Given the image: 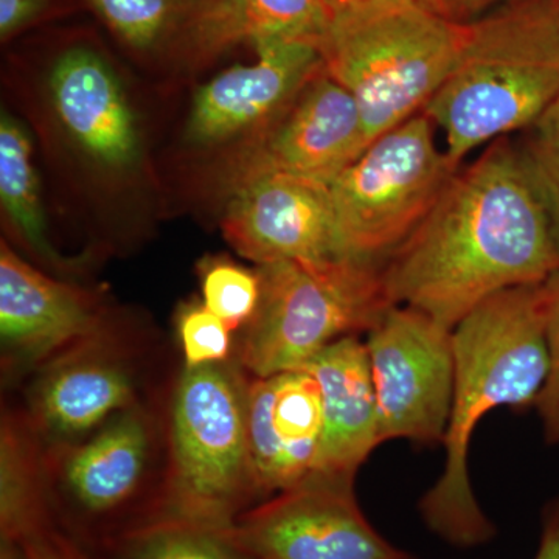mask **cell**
<instances>
[{"mask_svg": "<svg viewBox=\"0 0 559 559\" xmlns=\"http://www.w3.org/2000/svg\"><path fill=\"white\" fill-rule=\"evenodd\" d=\"M558 270L549 218L510 138L495 140L457 171L436 207L382 264L393 305L451 330L491 297L540 285Z\"/></svg>", "mask_w": 559, "mask_h": 559, "instance_id": "cell-1", "label": "cell"}, {"mask_svg": "<svg viewBox=\"0 0 559 559\" xmlns=\"http://www.w3.org/2000/svg\"><path fill=\"white\" fill-rule=\"evenodd\" d=\"M454 395L444 433L443 471L418 503L433 535L459 549L496 536L474 495L469 448L474 430L500 407H535L549 371L543 283L503 290L452 330Z\"/></svg>", "mask_w": 559, "mask_h": 559, "instance_id": "cell-2", "label": "cell"}, {"mask_svg": "<svg viewBox=\"0 0 559 559\" xmlns=\"http://www.w3.org/2000/svg\"><path fill=\"white\" fill-rule=\"evenodd\" d=\"M558 98L554 0H510L466 24L457 61L423 112L460 165L485 143L527 130Z\"/></svg>", "mask_w": 559, "mask_h": 559, "instance_id": "cell-3", "label": "cell"}, {"mask_svg": "<svg viewBox=\"0 0 559 559\" xmlns=\"http://www.w3.org/2000/svg\"><path fill=\"white\" fill-rule=\"evenodd\" d=\"M466 24L421 0L331 3L316 43L322 70L355 97L367 145L423 112L450 75Z\"/></svg>", "mask_w": 559, "mask_h": 559, "instance_id": "cell-4", "label": "cell"}, {"mask_svg": "<svg viewBox=\"0 0 559 559\" xmlns=\"http://www.w3.org/2000/svg\"><path fill=\"white\" fill-rule=\"evenodd\" d=\"M249 381L235 358L180 371L167 399V474L151 522L234 528L263 502L249 448Z\"/></svg>", "mask_w": 559, "mask_h": 559, "instance_id": "cell-5", "label": "cell"}, {"mask_svg": "<svg viewBox=\"0 0 559 559\" xmlns=\"http://www.w3.org/2000/svg\"><path fill=\"white\" fill-rule=\"evenodd\" d=\"M168 462L167 401L145 399L76 443L47 447L55 524L97 557L156 516Z\"/></svg>", "mask_w": 559, "mask_h": 559, "instance_id": "cell-6", "label": "cell"}, {"mask_svg": "<svg viewBox=\"0 0 559 559\" xmlns=\"http://www.w3.org/2000/svg\"><path fill=\"white\" fill-rule=\"evenodd\" d=\"M257 271L259 308L234 356L252 377L305 369L334 342L369 333L395 307L381 264L334 257L278 261Z\"/></svg>", "mask_w": 559, "mask_h": 559, "instance_id": "cell-7", "label": "cell"}, {"mask_svg": "<svg viewBox=\"0 0 559 559\" xmlns=\"http://www.w3.org/2000/svg\"><path fill=\"white\" fill-rule=\"evenodd\" d=\"M459 165L425 112L373 140L330 183L340 257L384 264L436 207Z\"/></svg>", "mask_w": 559, "mask_h": 559, "instance_id": "cell-8", "label": "cell"}, {"mask_svg": "<svg viewBox=\"0 0 559 559\" xmlns=\"http://www.w3.org/2000/svg\"><path fill=\"white\" fill-rule=\"evenodd\" d=\"M367 334L381 444L443 443L454 395L452 330L415 308L395 305Z\"/></svg>", "mask_w": 559, "mask_h": 559, "instance_id": "cell-9", "label": "cell"}, {"mask_svg": "<svg viewBox=\"0 0 559 559\" xmlns=\"http://www.w3.org/2000/svg\"><path fill=\"white\" fill-rule=\"evenodd\" d=\"M355 480L312 473L246 511L235 536L253 559H417L367 520Z\"/></svg>", "mask_w": 559, "mask_h": 559, "instance_id": "cell-10", "label": "cell"}, {"mask_svg": "<svg viewBox=\"0 0 559 559\" xmlns=\"http://www.w3.org/2000/svg\"><path fill=\"white\" fill-rule=\"evenodd\" d=\"M140 348L110 320L35 371L24 411L47 447L86 439L146 399Z\"/></svg>", "mask_w": 559, "mask_h": 559, "instance_id": "cell-11", "label": "cell"}, {"mask_svg": "<svg viewBox=\"0 0 559 559\" xmlns=\"http://www.w3.org/2000/svg\"><path fill=\"white\" fill-rule=\"evenodd\" d=\"M221 229L238 255L257 266L340 257L329 183L286 173L231 186Z\"/></svg>", "mask_w": 559, "mask_h": 559, "instance_id": "cell-12", "label": "cell"}, {"mask_svg": "<svg viewBox=\"0 0 559 559\" xmlns=\"http://www.w3.org/2000/svg\"><path fill=\"white\" fill-rule=\"evenodd\" d=\"M253 47L259 57L253 64L223 70L194 94L186 127L193 145H221L241 135L260 139L322 70L311 40H264Z\"/></svg>", "mask_w": 559, "mask_h": 559, "instance_id": "cell-13", "label": "cell"}, {"mask_svg": "<svg viewBox=\"0 0 559 559\" xmlns=\"http://www.w3.org/2000/svg\"><path fill=\"white\" fill-rule=\"evenodd\" d=\"M367 146L355 97L320 70L278 123L250 143L235 164L230 186L266 173L330 186Z\"/></svg>", "mask_w": 559, "mask_h": 559, "instance_id": "cell-14", "label": "cell"}, {"mask_svg": "<svg viewBox=\"0 0 559 559\" xmlns=\"http://www.w3.org/2000/svg\"><path fill=\"white\" fill-rule=\"evenodd\" d=\"M110 322L91 290L43 274L0 242V341L7 377L40 366Z\"/></svg>", "mask_w": 559, "mask_h": 559, "instance_id": "cell-15", "label": "cell"}, {"mask_svg": "<svg viewBox=\"0 0 559 559\" xmlns=\"http://www.w3.org/2000/svg\"><path fill=\"white\" fill-rule=\"evenodd\" d=\"M49 98L58 123L98 167L131 171L143 153L135 110L116 69L92 47L62 51L51 64Z\"/></svg>", "mask_w": 559, "mask_h": 559, "instance_id": "cell-16", "label": "cell"}, {"mask_svg": "<svg viewBox=\"0 0 559 559\" xmlns=\"http://www.w3.org/2000/svg\"><path fill=\"white\" fill-rule=\"evenodd\" d=\"M322 430V390L307 370L250 377L248 436L261 499L288 491L314 473Z\"/></svg>", "mask_w": 559, "mask_h": 559, "instance_id": "cell-17", "label": "cell"}, {"mask_svg": "<svg viewBox=\"0 0 559 559\" xmlns=\"http://www.w3.org/2000/svg\"><path fill=\"white\" fill-rule=\"evenodd\" d=\"M319 382L323 430L314 473L356 477L381 444L369 353L358 336L334 342L305 369Z\"/></svg>", "mask_w": 559, "mask_h": 559, "instance_id": "cell-18", "label": "cell"}, {"mask_svg": "<svg viewBox=\"0 0 559 559\" xmlns=\"http://www.w3.org/2000/svg\"><path fill=\"white\" fill-rule=\"evenodd\" d=\"M330 0H201L171 46L182 61L204 64L249 43L304 39L318 43L330 17Z\"/></svg>", "mask_w": 559, "mask_h": 559, "instance_id": "cell-19", "label": "cell"}, {"mask_svg": "<svg viewBox=\"0 0 559 559\" xmlns=\"http://www.w3.org/2000/svg\"><path fill=\"white\" fill-rule=\"evenodd\" d=\"M55 524L47 444L25 411L3 409L0 425V539L21 543Z\"/></svg>", "mask_w": 559, "mask_h": 559, "instance_id": "cell-20", "label": "cell"}, {"mask_svg": "<svg viewBox=\"0 0 559 559\" xmlns=\"http://www.w3.org/2000/svg\"><path fill=\"white\" fill-rule=\"evenodd\" d=\"M0 202L25 248L51 266L66 264L47 234L31 132L7 110L0 116Z\"/></svg>", "mask_w": 559, "mask_h": 559, "instance_id": "cell-21", "label": "cell"}, {"mask_svg": "<svg viewBox=\"0 0 559 559\" xmlns=\"http://www.w3.org/2000/svg\"><path fill=\"white\" fill-rule=\"evenodd\" d=\"M234 528H213L178 521L148 522L112 540L97 558L253 559L235 536Z\"/></svg>", "mask_w": 559, "mask_h": 559, "instance_id": "cell-22", "label": "cell"}, {"mask_svg": "<svg viewBox=\"0 0 559 559\" xmlns=\"http://www.w3.org/2000/svg\"><path fill=\"white\" fill-rule=\"evenodd\" d=\"M130 49L150 53L171 46L201 0H86Z\"/></svg>", "mask_w": 559, "mask_h": 559, "instance_id": "cell-23", "label": "cell"}, {"mask_svg": "<svg viewBox=\"0 0 559 559\" xmlns=\"http://www.w3.org/2000/svg\"><path fill=\"white\" fill-rule=\"evenodd\" d=\"M516 146L559 248V98L525 130L524 139Z\"/></svg>", "mask_w": 559, "mask_h": 559, "instance_id": "cell-24", "label": "cell"}, {"mask_svg": "<svg viewBox=\"0 0 559 559\" xmlns=\"http://www.w3.org/2000/svg\"><path fill=\"white\" fill-rule=\"evenodd\" d=\"M202 304L231 331L245 329L259 308V271L226 259H207L200 266Z\"/></svg>", "mask_w": 559, "mask_h": 559, "instance_id": "cell-25", "label": "cell"}, {"mask_svg": "<svg viewBox=\"0 0 559 559\" xmlns=\"http://www.w3.org/2000/svg\"><path fill=\"white\" fill-rule=\"evenodd\" d=\"M176 329L186 367L209 366L231 359V330L202 301L193 300L180 307Z\"/></svg>", "mask_w": 559, "mask_h": 559, "instance_id": "cell-26", "label": "cell"}, {"mask_svg": "<svg viewBox=\"0 0 559 559\" xmlns=\"http://www.w3.org/2000/svg\"><path fill=\"white\" fill-rule=\"evenodd\" d=\"M549 371L535 407L547 443L559 444V270L543 283Z\"/></svg>", "mask_w": 559, "mask_h": 559, "instance_id": "cell-27", "label": "cell"}, {"mask_svg": "<svg viewBox=\"0 0 559 559\" xmlns=\"http://www.w3.org/2000/svg\"><path fill=\"white\" fill-rule=\"evenodd\" d=\"M20 544L31 559H98L57 525L32 533Z\"/></svg>", "mask_w": 559, "mask_h": 559, "instance_id": "cell-28", "label": "cell"}, {"mask_svg": "<svg viewBox=\"0 0 559 559\" xmlns=\"http://www.w3.org/2000/svg\"><path fill=\"white\" fill-rule=\"evenodd\" d=\"M50 0H0V36L10 39L47 10Z\"/></svg>", "mask_w": 559, "mask_h": 559, "instance_id": "cell-29", "label": "cell"}, {"mask_svg": "<svg viewBox=\"0 0 559 559\" xmlns=\"http://www.w3.org/2000/svg\"><path fill=\"white\" fill-rule=\"evenodd\" d=\"M510 0H436V10L450 20L468 24Z\"/></svg>", "mask_w": 559, "mask_h": 559, "instance_id": "cell-30", "label": "cell"}, {"mask_svg": "<svg viewBox=\"0 0 559 559\" xmlns=\"http://www.w3.org/2000/svg\"><path fill=\"white\" fill-rule=\"evenodd\" d=\"M533 559H559V496L540 514L539 546Z\"/></svg>", "mask_w": 559, "mask_h": 559, "instance_id": "cell-31", "label": "cell"}, {"mask_svg": "<svg viewBox=\"0 0 559 559\" xmlns=\"http://www.w3.org/2000/svg\"><path fill=\"white\" fill-rule=\"evenodd\" d=\"M0 559H31L16 540L0 539Z\"/></svg>", "mask_w": 559, "mask_h": 559, "instance_id": "cell-32", "label": "cell"}, {"mask_svg": "<svg viewBox=\"0 0 559 559\" xmlns=\"http://www.w3.org/2000/svg\"><path fill=\"white\" fill-rule=\"evenodd\" d=\"M421 2H425L426 5H429L430 9L436 10V0H421ZM437 11V10H436Z\"/></svg>", "mask_w": 559, "mask_h": 559, "instance_id": "cell-33", "label": "cell"}, {"mask_svg": "<svg viewBox=\"0 0 559 559\" xmlns=\"http://www.w3.org/2000/svg\"><path fill=\"white\" fill-rule=\"evenodd\" d=\"M555 3V10H557L558 20H559V0H554Z\"/></svg>", "mask_w": 559, "mask_h": 559, "instance_id": "cell-34", "label": "cell"}, {"mask_svg": "<svg viewBox=\"0 0 559 559\" xmlns=\"http://www.w3.org/2000/svg\"><path fill=\"white\" fill-rule=\"evenodd\" d=\"M340 2H347V0H330V5H331V3H340Z\"/></svg>", "mask_w": 559, "mask_h": 559, "instance_id": "cell-35", "label": "cell"}]
</instances>
